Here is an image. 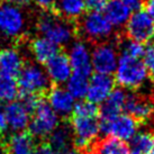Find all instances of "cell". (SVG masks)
I'll use <instances>...</instances> for the list:
<instances>
[{
    "instance_id": "1",
    "label": "cell",
    "mask_w": 154,
    "mask_h": 154,
    "mask_svg": "<svg viewBox=\"0 0 154 154\" xmlns=\"http://www.w3.org/2000/svg\"><path fill=\"white\" fill-rule=\"evenodd\" d=\"M115 82L122 88L135 90L144 85L147 79L149 71L143 60L134 59L125 54L118 57L115 70Z\"/></svg>"
},
{
    "instance_id": "2",
    "label": "cell",
    "mask_w": 154,
    "mask_h": 154,
    "mask_svg": "<svg viewBox=\"0 0 154 154\" xmlns=\"http://www.w3.org/2000/svg\"><path fill=\"white\" fill-rule=\"evenodd\" d=\"M37 27L42 36L51 41L56 46L66 45L74 37V27L72 24L54 15H43L39 18Z\"/></svg>"
},
{
    "instance_id": "3",
    "label": "cell",
    "mask_w": 154,
    "mask_h": 154,
    "mask_svg": "<svg viewBox=\"0 0 154 154\" xmlns=\"http://www.w3.org/2000/svg\"><path fill=\"white\" fill-rule=\"evenodd\" d=\"M32 114L28 129L33 137H47L59 127L60 116L52 109L47 101L41 100Z\"/></svg>"
},
{
    "instance_id": "4",
    "label": "cell",
    "mask_w": 154,
    "mask_h": 154,
    "mask_svg": "<svg viewBox=\"0 0 154 154\" xmlns=\"http://www.w3.org/2000/svg\"><path fill=\"white\" fill-rule=\"evenodd\" d=\"M17 83L22 94L35 96L45 92L50 87V80L45 70L35 63L23 66L17 75Z\"/></svg>"
},
{
    "instance_id": "5",
    "label": "cell",
    "mask_w": 154,
    "mask_h": 154,
    "mask_svg": "<svg viewBox=\"0 0 154 154\" xmlns=\"http://www.w3.org/2000/svg\"><path fill=\"white\" fill-rule=\"evenodd\" d=\"M140 123L128 114H119L108 119H99L100 132L106 136L119 138L122 141H131L135 136Z\"/></svg>"
},
{
    "instance_id": "6",
    "label": "cell",
    "mask_w": 154,
    "mask_h": 154,
    "mask_svg": "<svg viewBox=\"0 0 154 154\" xmlns=\"http://www.w3.org/2000/svg\"><path fill=\"white\" fill-rule=\"evenodd\" d=\"M71 132L73 134L74 145L79 150H87L91 147L100 133L99 119H97V117L73 116L71 120Z\"/></svg>"
},
{
    "instance_id": "7",
    "label": "cell",
    "mask_w": 154,
    "mask_h": 154,
    "mask_svg": "<svg viewBox=\"0 0 154 154\" xmlns=\"http://www.w3.org/2000/svg\"><path fill=\"white\" fill-rule=\"evenodd\" d=\"M80 29L86 38L94 42H101L110 37L114 32V26L109 23L103 13L89 11L81 18Z\"/></svg>"
},
{
    "instance_id": "8",
    "label": "cell",
    "mask_w": 154,
    "mask_h": 154,
    "mask_svg": "<svg viewBox=\"0 0 154 154\" xmlns=\"http://www.w3.org/2000/svg\"><path fill=\"white\" fill-rule=\"evenodd\" d=\"M125 27L128 38L138 43H147L154 37V23L145 9L133 11Z\"/></svg>"
},
{
    "instance_id": "9",
    "label": "cell",
    "mask_w": 154,
    "mask_h": 154,
    "mask_svg": "<svg viewBox=\"0 0 154 154\" xmlns=\"http://www.w3.org/2000/svg\"><path fill=\"white\" fill-rule=\"evenodd\" d=\"M25 28V17L19 7L4 4L0 6V32L8 37H18Z\"/></svg>"
},
{
    "instance_id": "10",
    "label": "cell",
    "mask_w": 154,
    "mask_h": 154,
    "mask_svg": "<svg viewBox=\"0 0 154 154\" xmlns=\"http://www.w3.org/2000/svg\"><path fill=\"white\" fill-rule=\"evenodd\" d=\"M118 62L116 48L109 43H99L91 52V64L96 73L109 74L115 72Z\"/></svg>"
},
{
    "instance_id": "11",
    "label": "cell",
    "mask_w": 154,
    "mask_h": 154,
    "mask_svg": "<svg viewBox=\"0 0 154 154\" xmlns=\"http://www.w3.org/2000/svg\"><path fill=\"white\" fill-rule=\"evenodd\" d=\"M115 80L109 74L94 73L89 78V86L86 98L92 103H101L114 90Z\"/></svg>"
},
{
    "instance_id": "12",
    "label": "cell",
    "mask_w": 154,
    "mask_h": 154,
    "mask_svg": "<svg viewBox=\"0 0 154 154\" xmlns=\"http://www.w3.org/2000/svg\"><path fill=\"white\" fill-rule=\"evenodd\" d=\"M72 66V72L90 78L92 70L91 52L83 42H74L66 54Z\"/></svg>"
},
{
    "instance_id": "13",
    "label": "cell",
    "mask_w": 154,
    "mask_h": 154,
    "mask_svg": "<svg viewBox=\"0 0 154 154\" xmlns=\"http://www.w3.org/2000/svg\"><path fill=\"white\" fill-rule=\"evenodd\" d=\"M44 70L48 77L50 82L55 83L56 86L65 83L73 73L68 55L61 52H57L51 60L47 61Z\"/></svg>"
},
{
    "instance_id": "14",
    "label": "cell",
    "mask_w": 154,
    "mask_h": 154,
    "mask_svg": "<svg viewBox=\"0 0 154 154\" xmlns=\"http://www.w3.org/2000/svg\"><path fill=\"white\" fill-rule=\"evenodd\" d=\"M124 110L126 114L132 116L140 124L145 123L153 115L154 106L152 101L143 96H138L136 94H128L126 96Z\"/></svg>"
},
{
    "instance_id": "15",
    "label": "cell",
    "mask_w": 154,
    "mask_h": 154,
    "mask_svg": "<svg viewBox=\"0 0 154 154\" xmlns=\"http://www.w3.org/2000/svg\"><path fill=\"white\" fill-rule=\"evenodd\" d=\"M47 103L59 116L66 117L69 115H72L75 106V99L69 94L65 88L55 86L48 90Z\"/></svg>"
},
{
    "instance_id": "16",
    "label": "cell",
    "mask_w": 154,
    "mask_h": 154,
    "mask_svg": "<svg viewBox=\"0 0 154 154\" xmlns=\"http://www.w3.org/2000/svg\"><path fill=\"white\" fill-rule=\"evenodd\" d=\"M5 114L8 128L14 132H24L30 122V112L20 101H11L5 106Z\"/></svg>"
},
{
    "instance_id": "17",
    "label": "cell",
    "mask_w": 154,
    "mask_h": 154,
    "mask_svg": "<svg viewBox=\"0 0 154 154\" xmlns=\"http://www.w3.org/2000/svg\"><path fill=\"white\" fill-rule=\"evenodd\" d=\"M24 66L20 52L14 47L0 50V74L7 77H17Z\"/></svg>"
},
{
    "instance_id": "18",
    "label": "cell",
    "mask_w": 154,
    "mask_h": 154,
    "mask_svg": "<svg viewBox=\"0 0 154 154\" xmlns=\"http://www.w3.org/2000/svg\"><path fill=\"white\" fill-rule=\"evenodd\" d=\"M126 96L127 94L122 88H114L106 100L101 103V106L99 108L100 119H108L122 114V111L124 110Z\"/></svg>"
},
{
    "instance_id": "19",
    "label": "cell",
    "mask_w": 154,
    "mask_h": 154,
    "mask_svg": "<svg viewBox=\"0 0 154 154\" xmlns=\"http://www.w3.org/2000/svg\"><path fill=\"white\" fill-rule=\"evenodd\" d=\"M103 15L111 25L119 27L127 23L132 15V10L124 4L123 0H108L107 6L103 9Z\"/></svg>"
},
{
    "instance_id": "20",
    "label": "cell",
    "mask_w": 154,
    "mask_h": 154,
    "mask_svg": "<svg viewBox=\"0 0 154 154\" xmlns=\"http://www.w3.org/2000/svg\"><path fill=\"white\" fill-rule=\"evenodd\" d=\"M53 8L57 16L66 20H75L83 16L86 11L85 0H56Z\"/></svg>"
},
{
    "instance_id": "21",
    "label": "cell",
    "mask_w": 154,
    "mask_h": 154,
    "mask_svg": "<svg viewBox=\"0 0 154 154\" xmlns=\"http://www.w3.org/2000/svg\"><path fill=\"white\" fill-rule=\"evenodd\" d=\"M35 147L34 137L25 132H16L9 137L7 143L9 154H33Z\"/></svg>"
},
{
    "instance_id": "22",
    "label": "cell",
    "mask_w": 154,
    "mask_h": 154,
    "mask_svg": "<svg viewBox=\"0 0 154 154\" xmlns=\"http://www.w3.org/2000/svg\"><path fill=\"white\" fill-rule=\"evenodd\" d=\"M30 51L38 64H45L59 52V46H56L44 36H39L32 42Z\"/></svg>"
},
{
    "instance_id": "23",
    "label": "cell",
    "mask_w": 154,
    "mask_h": 154,
    "mask_svg": "<svg viewBox=\"0 0 154 154\" xmlns=\"http://www.w3.org/2000/svg\"><path fill=\"white\" fill-rule=\"evenodd\" d=\"M131 147L125 141L107 136L94 145V154H129Z\"/></svg>"
},
{
    "instance_id": "24",
    "label": "cell",
    "mask_w": 154,
    "mask_h": 154,
    "mask_svg": "<svg viewBox=\"0 0 154 154\" xmlns=\"http://www.w3.org/2000/svg\"><path fill=\"white\" fill-rule=\"evenodd\" d=\"M47 144L51 146L55 154H63L70 150V144L72 142V132L68 127H57L48 135Z\"/></svg>"
},
{
    "instance_id": "25",
    "label": "cell",
    "mask_w": 154,
    "mask_h": 154,
    "mask_svg": "<svg viewBox=\"0 0 154 154\" xmlns=\"http://www.w3.org/2000/svg\"><path fill=\"white\" fill-rule=\"evenodd\" d=\"M20 90L15 78L0 74V103H11L19 97Z\"/></svg>"
},
{
    "instance_id": "26",
    "label": "cell",
    "mask_w": 154,
    "mask_h": 154,
    "mask_svg": "<svg viewBox=\"0 0 154 154\" xmlns=\"http://www.w3.org/2000/svg\"><path fill=\"white\" fill-rule=\"evenodd\" d=\"M88 86H89V78L77 73H72V75L65 82V89L75 100L86 97Z\"/></svg>"
},
{
    "instance_id": "27",
    "label": "cell",
    "mask_w": 154,
    "mask_h": 154,
    "mask_svg": "<svg viewBox=\"0 0 154 154\" xmlns=\"http://www.w3.org/2000/svg\"><path fill=\"white\" fill-rule=\"evenodd\" d=\"M154 133L141 132L136 133L135 136L131 140L132 151L141 154H149L153 151Z\"/></svg>"
},
{
    "instance_id": "28",
    "label": "cell",
    "mask_w": 154,
    "mask_h": 154,
    "mask_svg": "<svg viewBox=\"0 0 154 154\" xmlns=\"http://www.w3.org/2000/svg\"><path fill=\"white\" fill-rule=\"evenodd\" d=\"M72 115L77 117H97L99 115V108L96 103H90L87 99L80 100L79 103H75Z\"/></svg>"
},
{
    "instance_id": "29",
    "label": "cell",
    "mask_w": 154,
    "mask_h": 154,
    "mask_svg": "<svg viewBox=\"0 0 154 154\" xmlns=\"http://www.w3.org/2000/svg\"><path fill=\"white\" fill-rule=\"evenodd\" d=\"M122 45H123V54H125V55L134 57V59H142L144 55L145 46L142 43L129 39Z\"/></svg>"
},
{
    "instance_id": "30",
    "label": "cell",
    "mask_w": 154,
    "mask_h": 154,
    "mask_svg": "<svg viewBox=\"0 0 154 154\" xmlns=\"http://www.w3.org/2000/svg\"><path fill=\"white\" fill-rule=\"evenodd\" d=\"M142 59L150 73L152 81L154 82V44H151L147 47H145V52Z\"/></svg>"
},
{
    "instance_id": "31",
    "label": "cell",
    "mask_w": 154,
    "mask_h": 154,
    "mask_svg": "<svg viewBox=\"0 0 154 154\" xmlns=\"http://www.w3.org/2000/svg\"><path fill=\"white\" fill-rule=\"evenodd\" d=\"M39 98L38 96H35V94H22V99H20V103L24 107L29 111L30 114L34 111V109L37 107V105L39 103Z\"/></svg>"
},
{
    "instance_id": "32",
    "label": "cell",
    "mask_w": 154,
    "mask_h": 154,
    "mask_svg": "<svg viewBox=\"0 0 154 154\" xmlns=\"http://www.w3.org/2000/svg\"><path fill=\"white\" fill-rule=\"evenodd\" d=\"M86 9L89 11H97V13H103L105 7L107 6L108 0H85Z\"/></svg>"
},
{
    "instance_id": "33",
    "label": "cell",
    "mask_w": 154,
    "mask_h": 154,
    "mask_svg": "<svg viewBox=\"0 0 154 154\" xmlns=\"http://www.w3.org/2000/svg\"><path fill=\"white\" fill-rule=\"evenodd\" d=\"M33 154H55V152L52 150V147L47 143L36 145Z\"/></svg>"
},
{
    "instance_id": "34",
    "label": "cell",
    "mask_w": 154,
    "mask_h": 154,
    "mask_svg": "<svg viewBox=\"0 0 154 154\" xmlns=\"http://www.w3.org/2000/svg\"><path fill=\"white\" fill-rule=\"evenodd\" d=\"M8 128L7 119H6V114H5V107L0 103V134L4 133Z\"/></svg>"
},
{
    "instance_id": "35",
    "label": "cell",
    "mask_w": 154,
    "mask_h": 154,
    "mask_svg": "<svg viewBox=\"0 0 154 154\" xmlns=\"http://www.w3.org/2000/svg\"><path fill=\"white\" fill-rule=\"evenodd\" d=\"M123 1L132 11H136L138 9H141L142 4H143L142 0H123Z\"/></svg>"
},
{
    "instance_id": "36",
    "label": "cell",
    "mask_w": 154,
    "mask_h": 154,
    "mask_svg": "<svg viewBox=\"0 0 154 154\" xmlns=\"http://www.w3.org/2000/svg\"><path fill=\"white\" fill-rule=\"evenodd\" d=\"M34 1L36 2L37 6L41 7V8L50 9V8H53V7H54L56 0H34Z\"/></svg>"
},
{
    "instance_id": "37",
    "label": "cell",
    "mask_w": 154,
    "mask_h": 154,
    "mask_svg": "<svg viewBox=\"0 0 154 154\" xmlns=\"http://www.w3.org/2000/svg\"><path fill=\"white\" fill-rule=\"evenodd\" d=\"M144 9L150 15V17L154 23V0H146V2L144 4Z\"/></svg>"
},
{
    "instance_id": "38",
    "label": "cell",
    "mask_w": 154,
    "mask_h": 154,
    "mask_svg": "<svg viewBox=\"0 0 154 154\" xmlns=\"http://www.w3.org/2000/svg\"><path fill=\"white\" fill-rule=\"evenodd\" d=\"M5 4L11 5V6H16V7H22V6H27L30 4L32 0H2Z\"/></svg>"
},
{
    "instance_id": "39",
    "label": "cell",
    "mask_w": 154,
    "mask_h": 154,
    "mask_svg": "<svg viewBox=\"0 0 154 154\" xmlns=\"http://www.w3.org/2000/svg\"><path fill=\"white\" fill-rule=\"evenodd\" d=\"M63 154H79V152L75 150H68L66 152H64Z\"/></svg>"
},
{
    "instance_id": "40",
    "label": "cell",
    "mask_w": 154,
    "mask_h": 154,
    "mask_svg": "<svg viewBox=\"0 0 154 154\" xmlns=\"http://www.w3.org/2000/svg\"><path fill=\"white\" fill-rule=\"evenodd\" d=\"M129 154H141V153H138V152H135V151H131V153Z\"/></svg>"
},
{
    "instance_id": "41",
    "label": "cell",
    "mask_w": 154,
    "mask_h": 154,
    "mask_svg": "<svg viewBox=\"0 0 154 154\" xmlns=\"http://www.w3.org/2000/svg\"><path fill=\"white\" fill-rule=\"evenodd\" d=\"M149 154H154V151H152V152H151V153H149Z\"/></svg>"
},
{
    "instance_id": "42",
    "label": "cell",
    "mask_w": 154,
    "mask_h": 154,
    "mask_svg": "<svg viewBox=\"0 0 154 154\" xmlns=\"http://www.w3.org/2000/svg\"><path fill=\"white\" fill-rule=\"evenodd\" d=\"M153 151H154V140H153Z\"/></svg>"
}]
</instances>
